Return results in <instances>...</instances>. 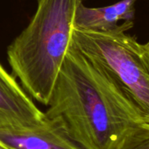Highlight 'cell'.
<instances>
[{
	"instance_id": "obj_9",
	"label": "cell",
	"mask_w": 149,
	"mask_h": 149,
	"mask_svg": "<svg viewBox=\"0 0 149 149\" xmlns=\"http://www.w3.org/2000/svg\"><path fill=\"white\" fill-rule=\"evenodd\" d=\"M145 45L146 46V47H147V48H149V40H148V42H147L146 44H145Z\"/></svg>"
},
{
	"instance_id": "obj_6",
	"label": "cell",
	"mask_w": 149,
	"mask_h": 149,
	"mask_svg": "<svg viewBox=\"0 0 149 149\" xmlns=\"http://www.w3.org/2000/svg\"><path fill=\"white\" fill-rule=\"evenodd\" d=\"M137 0H121L113 5L90 8L84 4L77 12L74 29L101 33H125L133 26Z\"/></svg>"
},
{
	"instance_id": "obj_1",
	"label": "cell",
	"mask_w": 149,
	"mask_h": 149,
	"mask_svg": "<svg viewBox=\"0 0 149 149\" xmlns=\"http://www.w3.org/2000/svg\"><path fill=\"white\" fill-rule=\"evenodd\" d=\"M44 113L84 149H115L131 126L144 122L109 74L73 45Z\"/></svg>"
},
{
	"instance_id": "obj_4",
	"label": "cell",
	"mask_w": 149,
	"mask_h": 149,
	"mask_svg": "<svg viewBox=\"0 0 149 149\" xmlns=\"http://www.w3.org/2000/svg\"><path fill=\"white\" fill-rule=\"evenodd\" d=\"M0 141L10 149H84L58 119L46 115L33 125L0 128Z\"/></svg>"
},
{
	"instance_id": "obj_7",
	"label": "cell",
	"mask_w": 149,
	"mask_h": 149,
	"mask_svg": "<svg viewBox=\"0 0 149 149\" xmlns=\"http://www.w3.org/2000/svg\"><path fill=\"white\" fill-rule=\"evenodd\" d=\"M115 149H149V123L140 122L131 126Z\"/></svg>"
},
{
	"instance_id": "obj_2",
	"label": "cell",
	"mask_w": 149,
	"mask_h": 149,
	"mask_svg": "<svg viewBox=\"0 0 149 149\" xmlns=\"http://www.w3.org/2000/svg\"><path fill=\"white\" fill-rule=\"evenodd\" d=\"M85 0H37L27 26L12 42L7 57L13 76L37 102L47 106L72 45L77 9Z\"/></svg>"
},
{
	"instance_id": "obj_3",
	"label": "cell",
	"mask_w": 149,
	"mask_h": 149,
	"mask_svg": "<svg viewBox=\"0 0 149 149\" xmlns=\"http://www.w3.org/2000/svg\"><path fill=\"white\" fill-rule=\"evenodd\" d=\"M72 45L100 66L149 123V48L124 32L74 29Z\"/></svg>"
},
{
	"instance_id": "obj_5",
	"label": "cell",
	"mask_w": 149,
	"mask_h": 149,
	"mask_svg": "<svg viewBox=\"0 0 149 149\" xmlns=\"http://www.w3.org/2000/svg\"><path fill=\"white\" fill-rule=\"evenodd\" d=\"M45 117L16 78L0 64V128L29 126Z\"/></svg>"
},
{
	"instance_id": "obj_8",
	"label": "cell",
	"mask_w": 149,
	"mask_h": 149,
	"mask_svg": "<svg viewBox=\"0 0 149 149\" xmlns=\"http://www.w3.org/2000/svg\"><path fill=\"white\" fill-rule=\"evenodd\" d=\"M0 149H10V148H8L3 142L0 141Z\"/></svg>"
}]
</instances>
